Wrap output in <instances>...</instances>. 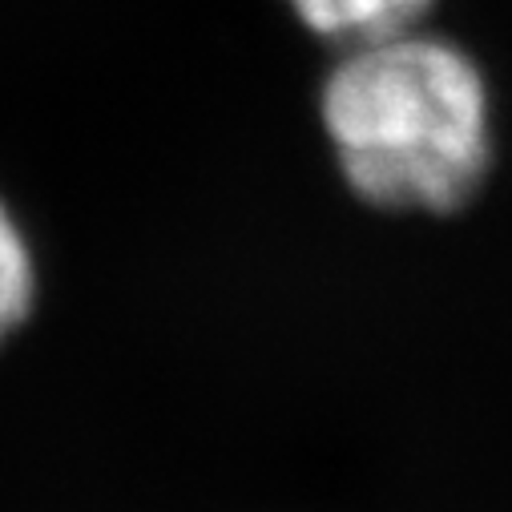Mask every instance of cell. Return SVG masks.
<instances>
[{
	"label": "cell",
	"mask_w": 512,
	"mask_h": 512,
	"mask_svg": "<svg viewBox=\"0 0 512 512\" xmlns=\"http://www.w3.org/2000/svg\"><path fill=\"white\" fill-rule=\"evenodd\" d=\"M291 9L311 33L355 49L416 29L432 0H291Z\"/></svg>",
	"instance_id": "obj_2"
},
{
	"label": "cell",
	"mask_w": 512,
	"mask_h": 512,
	"mask_svg": "<svg viewBox=\"0 0 512 512\" xmlns=\"http://www.w3.org/2000/svg\"><path fill=\"white\" fill-rule=\"evenodd\" d=\"M319 105L343 178L371 206L448 214L488 174V85L452 41L408 29L355 45Z\"/></svg>",
	"instance_id": "obj_1"
},
{
	"label": "cell",
	"mask_w": 512,
	"mask_h": 512,
	"mask_svg": "<svg viewBox=\"0 0 512 512\" xmlns=\"http://www.w3.org/2000/svg\"><path fill=\"white\" fill-rule=\"evenodd\" d=\"M33 295H37V267L29 238L21 234L9 206L0 202V343L25 323V315L33 311Z\"/></svg>",
	"instance_id": "obj_3"
}]
</instances>
